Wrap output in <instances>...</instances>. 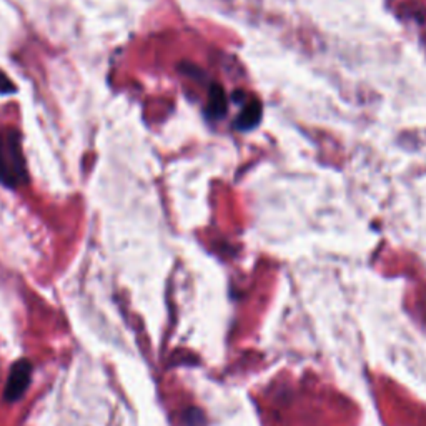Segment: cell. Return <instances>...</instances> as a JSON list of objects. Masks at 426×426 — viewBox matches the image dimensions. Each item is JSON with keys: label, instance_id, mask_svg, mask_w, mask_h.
Here are the masks:
<instances>
[{"label": "cell", "instance_id": "6da1fadb", "mask_svg": "<svg viewBox=\"0 0 426 426\" xmlns=\"http://www.w3.org/2000/svg\"><path fill=\"white\" fill-rule=\"evenodd\" d=\"M26 158L17 130L0 132V183L7 188H17L27 182Z\"/></svg>", "mask_w": 426, "mask_h": 426}, {"label": "cell", "instance_id": "3957f363", "mask_svg": "<svg viewBox=\"0 0 426 426\" xmlns=\"http://www.w3.org/2000/svg\"><path fill=\"white\" fill-rule=\"evenodd\" d=\"M15 90L14 84L7 79V75L3 72H0V93H12Z\"/></svg>", "mask_w": 426, "mask_h": 426}, {"label": "cell", "instance_id": "7a4b0ae2", "mask_svg": "<svg viewBox=\"0 0 426 426\" xmlns=\"http://www.w3.org/2000/svg\"><path fill=\"white\" fill-rule=\"evenodd\" d=\"M32 371H34L32 363L26 358L14 363L9 378H7L6 390H3V400L9 401V403H14V401H19L22 398L24 393L27 391L28 385H30Z\"/></svg>", "mask_w": 426, "mask_h": 426}]
</instances>
